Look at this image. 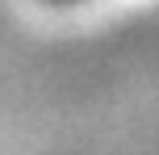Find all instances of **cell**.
Here are the masks:
<instances>
[{
  "label": "cell",
  "instance_id": "6da1fadb",
  "mask_svg": "<svg viewBox=\"0 0 159 155\" xmlns=\"http://www.w3.org/2000/svg\"><path fill=\"white\" fill-rule=\"evenodd\" d=\"M55 4H75V0H55Z\"/></svg>",
  "mask_w": 159,
  "mask_h": 155
}]
</instances>
